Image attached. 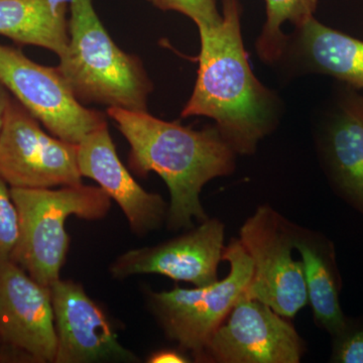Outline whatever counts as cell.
Here are the masks:
<instances>
[{
    "label": "cell",
    "instance_id": "obj_16",
    "mask_svg": "<svg viewBox=\"0 0 363 363\" xmlns=\"http://www.w3.org/2000/svg\"><path fill=\"white\" fill-rule=\"evenodd\" d=\"M296 52L307 70L363 89V40L310 18L297 28Z\"/></svg>",
    "mask_w": 363,
    "mask_h": 363
},
{
    "label": "cell",
    "instance_id": "obj_3",
    "mask_svg": "<svg viewBox=\"0 0 363 363\" xmlns=\"http://www.w3.org/2000/svg\"><path fill=\"white\" fill-rule=\"evenodd\" d=\"M69 44L57 67L80 104L147 111L154 86L142 61L117 47L92 0H70Z\"/></svg>",
    "mask_w": 363,
    "mask_h": 363
},
{
    "label": "cell",
    "instance_id": "obj_19",
    "mask_svg": "<svg viewBox=\"0 0 363 363\" xmlns=\"http://www.w3.org/2000/svg\"><path fill=\"white\" fill-rule=\"evenodd\" d=\"M0 177V266L11 260L20 236V218L11 188Z\"/></svg>",
    "mask_w": 363,
    "mask_h": 363
},
{
    "label": "cell",
    "instance_id": "obj_12",
    "mask_svg": "<svg viewBox=\"0 0 363 363\" xmlns=\"http://www.w3.org/2000/svg\"><path fill=\"white\" fill-rule=\"evenodd\" d=\"M0 343L35 362L56 357L51 289L13 260L0 266Z\"/></svg>",
    "mask_w": 363,
    "mask_h": 363
},
{
    "label": "cell",
    "instance_id": "obj_9",
    "mask_svg": "<svg viewBox=\"0 0 363 363\" xmlns=\"http://www.w3.org/2000/svg\"><path fill=\"white\" fill-rule=\"evenodd\" d=\"M304 340L289 319L242 296L215 332L199 362L298 363Z\"/></svg>",
    "mask_w": 363,
    "mask_h": 363
},
{
    "label": "cell",
    "instance_id": "obj_23",
    "mask_svg": "<svg viewBox=\"0 0 363 363\" xmlns=\"http://www.w3.org/2000/svg\"><path fill=\"white\" fill-rule=\"evenodd\" d=\"M11 94L6 88L0 83V128L4 121V112L6 111L7 105L11 100Z\"/></svg>",
    "mask_w": 363,
    "mask_h": 363
},
{
    "label": "cell",
    "instance_id": "obj_4",
    "mask_svg": "<svg viewBox=\"0 0 363 363\" xmlns=\"http://www.w3.org/2000/svg\"><path fill=\"white\" fill-rule=\"evenodd\" d=\"M20 218V236L11 260L45 286L58 281L65 264L70 238V216L95 221L104 218L111 199L94 186H62L48 189L11 188Z\"/></svg>",
    "mask_w": 363,
    "mask_h": 363
},
{
    "label": "cell",
    "instance_id": "obj_8",
    "mask_svg": "<svg viewBox=\"0 0 363 363\" xmlns=\"http://www.w3.org/2000/svg\"><path fill=\"white\" fill-rule=\"evenodd\" d=\"M0 83L52 135L78 145L107 123L102 112L80 104L58 69L40 65L20 50L0 44Z\"/></svg>",
    "mask_w": 363,
    "mask_h": 363
},
{
    "label": "cell",
    "instance_id": "obj_14",
    "mask_svg": "<svg viewBox=\"0 0 363 363\" xmlns=\"http://www.w3.org/2000/svg\"><path fill=\"white\" fill-rule=\"evenodd\" d=\"M325 160L331 180L363 217V98L350 92L326 124Z\"/></svg>",
    "mask_w": 363,
    "mask_h": 363
},
{
    "label": "cell",
    "instance_id": "obj_17",
    "mask_svg": "<svg viewBox=\"0 0 363 363\" xmlns=\"http://www.w3.org/2000/svg\"><path fill=\"white\" fill-rule=\"evenodd\" d=\"M70 0H0V35L61 57L69 44Z\"/></svg>",
    "mask_w": 363,
    "mask_h": 363
},
{
    "label": "cell",
    "instance_id": "obj_15",
    "mask_svg": "<svg viewBox=\"0 0 363 363\" xmlns=\"http://www.w3.org/2000/svg\"><path fill=\"white\" fill-rule=\"evenodd\" d=\"M294 248L298 250L304 269L308 304L318 326L336 335L345 326L340 304L342 288L333 243L322 234L296 225Z\"/></svg>",
    "mask_w": 363,
    "mask_h": 363
},
{
    "label": "cell",
    "instance_id": "obj_13",
    "mask_svg": "<svg viewBox=\"0 0 363 363\" xmlns=\"http://www.w3.org/2000/svg\"><path fill=\"white\" fill-rule=\"evenodd\" d=\"M82 177L92 179L123 210L131 231L147 235L167 221L168 205L157 193L147 192L135 180L117 156L107 123L77 145Z\"/></svg>",
    "mask_w": 363,
    "mask_h": 363
},
{
    "label": "cell",
    "instance_id": "obj_21",
    "mask_svg": "<svg viewBox=\"0 0 363 363\" xmlns=\"http://www.w3.org/2000/svg\"><path fill=\"white\" fill-rule=\"evenodd\" d=\"M161 11H178L187 16L197 26L217 25L222 20L215 0H147Z\"/></svg>",
    "mask_w": 363,
    "mask_h": 363
},
{
    "label": "cell",
    "instance_id": "obj_5",
    "mask_svg": "<svg viewBox=\"0 0 363 363\" xmlns=\"http://www.w3.org/2000/svg\"><path fill=\"white\" fill-rule=\"evenodd\" d=\"M223 260L230 271L221 281L194 289L174 288L149 292L147 306L166 337L200 362L210 339L242 298L252 276L253 264L240 240L224 247Z\"/></svg>",
    "mask_w": 363,
    "mask_h": 363
},
{
    "label": "cell",
    "instance_id": "obj_20",
    "mask_svg": "<svg viewBox=\"0 0 363 363\" xmlns=\"http://www.w3.org/2000/svg\"><path fill=\"white\" fill-rule=\"evenodd\" d=\"M333 337L331 362L363 363V320L348 319Z\"/></svg>",
    "mask_w": 363,
    "mask_h": 363
},
{
    "label": "cell",
    "instance_id": "obj_18",
    "mask_svg": "<svg viewBox=\"0 0 363 363\" xmlns=\"http://www.w3.org/2000/svg\"><path fill=\"white\" fill-rule=\"evenodd\" d=\"M267 21L257 42V51L266 63H274L284 56L289 45L281 30L286 23L296 28L314 18L318 0H264Z\"/></svg>",
    "mask_w": 363,
    "mask_h": 363
},
{
    "label": "cell",
    "instance_id": "obj_22",
    "mask_svg": "<svg viewBox=\"0 0 363 363\" xmlns=\"http://www.w3.org/2000/svg\"><path fill=\"white\" fill-rule=\"evenodd\" d=\"M190 357L186 355L185 351L164 348L150 353L147 362L149 363H188L191 362Z\"/></svg>",
    "mask_w": 363,
    "mask_h": 363
},
{
    "label": "cell",
    "instance_id": "obj_2",
    "mask_svg": "<svg viewBox=\"0 0 363 363\" xmlns=\"http://www.w3.org/2000/svg\"><path fill=\"white\" fill-rule=\"evenodd\" d=\"M107 116L130 143V169L142 177L154 172L166 183L169 230H190L209 218L200 200L203 187L235 169V150L217 126L194 130L117 107H108Z\"/></svg>",
    "mask_w": 363,
    "mask_h": 363
},
{
    "label": "cell",
    "instance_id": "obj_7",
    "mask_svg": "<svg viewBox=\"0 0 363 363\" xmlns=\"http://www.w3.org/2000/svg\"><path fill=\"white\" fill-rule=\"evenodd\" d=\"M40 123L11 96L0 128V177L11 188L82 183L77 145L48 135Z\"/></svg>",
    "mask_w": 363,
    "mask_h": 363
},
{
    "label": "cell",
    "instance_id": "obj_11",
    "mask_svg": "<svg viewBox=\"0 0 363 363\" xmlns=\"http://www.w3.org/2000/svg\"><path fill=\"white\" fill-rule=\"evenodd\" d=\"M224 247V224L208 218L174 240L123 253L109 272L116 279L157 274L195 286L211 285L218 281Z\"/></svg>",
    "mask_w": 363,
    "mask_h": 363
},
{
    "label": "cell",
    "instance_id": "obj_10",
    "mask_svg": "<svg viewBox=\"0 0 363 363\" xmlns=\"http://www.w3.org/2000/svg\"><path fill=\"white\" fill-rule=\"evenodd\" d=\"M50 289L57 334L54 363L140 362L119 342L111 318L81 284L59 279Z\"/></svg>",
    "mask_w": 363,
    "mask_h": 363
},
{
    "label": "cell",
    "instance_id": "obj_1",
    "mask_svg": "<svg viewBox=\"0 0 363 363\" xmlns=\"http://www.w3.org/2000/svg\"><path fill=\"white\" fill-rule=\"evenodd\" d=\"M240 0H222V20L198 26L201 40L197 80L181 116H206L236 154L252 155L278 123L276 95L259 82L248 61Z\"/></svg>",
    "mask_w": 363,
    "mask_h": 363
},
{
    "label": "cell",
    "instance_id": "obj_6",
    "mask_svg": "<svg viewBox=\"0 0 363 363\" xmlns=\"http://www.w3.org/2000/svg\"><path fill=\"white\" fill-rule=\"evenodd\" d=\"M295 229V224L264 205L240 231L241 245L253 264L243 296L269 306L289 320L308 304L302 260L293 257Z\"/></svg>",
    "mask_w": 363,
    "mask_h": 363
}]
</instances>
